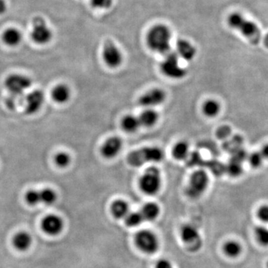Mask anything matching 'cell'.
Wrapping results in <instances>:
<instances>
[{
    "mask_svg": "<svg viewBox=\"0 0 268 268\" xmlns=\"http://www.w3.org/2000/svg\"><path fill=\"white\" fill-rule=\"evenodd\" d=\"M223 252L226 256L230 258H236L242 252V247L239 243L235 241H228L225 243L223 247Z\"/></svg>",
    "mask_w": 268,
    "mask_h": 268,
    "instance_id": "26",
    "label": "cell"
},
{
    "mask_svg": "<svg viewBox=\"0 0 268 268\" xmlns=\"http://www.w3.org/2000/svg\"><path fill=\"white\" fill-rule=\"evenodd\" d=\"M166 94L160 88H154L144 93L139 98V104L145 108H151L160 105L166 101Z\"/></svg>",
    "mask_w": 268,
    "mask_h": 268,
    "instance_id": "12",
    "label": "cell"
},
{
    "mask_svg": "<svg viewBox=\"0 0 268 268\" xmlns=\"http://www.w3.org/2000/svg\"><path fill=\"white\" fill-rule=\"evenodd\" d=\"M188 157L190 158V166H196V165H197V166H200V163H202V158H201V157H200V155L198 153H193V154H189Z\"/></svg>",
    "mask_w": 268,
    "mask_h": 268,
    "instance_id": "38",
    "label": "cell"
},
{
    "mask_svg": "<svg viewBox=\"0 0 268 268\" xmlns=\"http://www.w3.org/2000/svg\"><path fill=\"white\" fill-rule=\"evenodd\" d=\"M231 134V129L228 126L221 127L219 130H218L216 135H217L218 138L219 139H226Z\"/></svg>",
    "mask_w": 268,
    "mask_h": 268,
    "instance_id": "36",
    "label": "cell"
},
{
    "mask_svg": "<svg viewBox=\"0 0 268 268\" xmlns=\"http://www.w3.org/2000/svg\"><path fill=\"white\" fill-rule=\"evenodd\" d=\"M256 241L262 246H268V228L257 226L254 229Z\"/></svg>",
    "mask_w": 268,
    "mask_h": 268,
    "instance_id": "30",
    "label": "cell"
},
{
    "mask_svg": "<svg viewBox=\"0 0 268 268\" xmlns=\"http://www.w3.org/2000/svg\"><path fill=\"white\" fill-rule=\"evenodd\" d=\"M208 168L214 175H222L225 173V166L217 160H213L208 163Z\"/></svg>",
    "mask_w": 268,
    "mask_h": 268,
    "instance_id": "34",
    "label": "cell"
},
{
    "mask_svg": "<svg viewBox=\"0 0 268 268\" xmlns=\"http://www.w3.org/2000/svg\"><path fill=\"white\" fill-rule=\"evenodd\" d=\"M125 223L129 227H135L145 222L140 212H132L129 213L125 218Z\"/></svg>",
    "mask_w": 268,
    "mask_h": 268,
    "instance_id": "29",
    "label": "cell"
},
{
    "mask_svg": "<svg viewBox=\"0 0 268 268\" xmlns=\"http://www.w3.org/2000/svg\"><path fill=\"white\" fill-rule=\"evenodd\" d=\"M31 37L34 42L39 45H44L51 41L52 32L43 17H36L34 19Z\"/></svg>",
    "mask_w": 268,
    "mask_h": 268,
    "instance_id": "9",
    "label": "cell"
},
{
    "mask_svg": "<svg viewBox=\"0 0 268 268\" xmlns=\"http://www.w3.org/2000/svg\"><path fill=\"white\" fill-rule=\"evenodd\" d=\"M164 156L163 150L158 147H145L130 153L127 161L133 167H140L146 163H160Z\"/></svg>",
    "mask_w": 268,
    "mask_h": 268,
    "instance_id": "3",
    "label": "cell"
},
{
    "mask_svg": "<svg viewBox=\"0 0 268 268\" xmlns=\"http://www.w3.org/2000/svg\"><path fill=\"white\" fill-rule=\"evenodd\" d=\"M260 152L262 155L263 156L264 159H268V143L262 147Z\"/></svg>",
    "mask_w": 268,
    "mask_h": 268,
    "instance_id": "40",
    "label": "cell"
},
{
    "mask_svg": "<svg viewBox=\"0 0 268 268\" xmlns=\"http://www.w3.org/2000/svg\"><path fill=\"white\" fill-rule=\"evenodd\" d=\"M164 60L161 63V72L169 79H183L187 74L186 70L181 66L179 63V57L176 52L169 51L165 54Z\"/></svg>",
    "mask_w": 268,
    "mask_h": 268,
    "instance_id": "6",
    "label": "cell"
},
{
    "mask_svg": "<svg viewBox=\"0 0 268 268\" xmlns=\"http://www.w3.org/2000/svg\"><path fill=\"white\" fill-rule=\"evenodd\" d=\"M7 10V4L5 0H0V14H4Z\"/></svg>",
    "mask_w": 268,
    "mask_h": 268,
    "instance_id": "41",
    "label": "cell"
},
{
    "mask_svg": "<svg viewBox=\"0 0 268 268\" xmlns=\"http://www.w3.org/2000/svg\"><path fill=\"white\" fill-rule=\"evenodd\" d=\"M32 85V79L21 74L10 75L5 82V88L10 93L9 97L16 100H18Z\"/></svg>",
    "mask_w": 268,
    "mask_h": 268,
    "instance_id": "7",
    "label": "cell"
},
{
    "mask_svg": "<svg viewBox=\"0 0 268 268\" xmlns=\"http://www.w3.org/2000/svg\"><path fill=\"white\" fill-rule=\"evenodd\" d=\"M189 154V145L184 141L178 142L172 150V155L178 160H185L188 158Z\"/></svg>",
    "mask_w": 268,
    "mask_h": 268,
    "instance_id": "24",
    "label": "cell"
},
{
    "mask_svg": "<svg viewBox=\"0 0 268 268\" xmlns=\"http://www.w3.org/2000/svg\"><path fill=\"white\" fill-rule=\"evenodd\" d=\"M172 33L164 25H157L151 28L147 35V44L152 51L166 54L171 51Z\"/></svg>",
    "mask_w": 268,
    "mask_h": 268,
    "instance_id": "1",
    "label": "cell"
},
{
    "mask_svg": "<svg viewBox=\"0 0 268 268\" xmlns=\"http://www.w3.org/2000/svg\"><path fill=\"white\" fill-rule=\"evenodd\" d=\"M122 127L124 131L127 133H135L139 130L141 127L139 117L133 116V115H127L122 120Z\"/></svg>",
    "mask_w": 268,
    "mask_h": 268,
    "instance_id": "23",
    "label": "cell"
},
{
    "mask_svg": "<svg viewBox=\"0 0 268 268\" xmlns=\"http://www.w3.org/2000/svg\"><path fill=\"white\" fill-rule=\"evenodd\" d=\"M228 23L232 29L239 31L252 44H259L261 40V32L256 23L247 20L239 13L231 14L228 18Z\"/></svg>",
    "mask_w": 268,
    "mask_h": 268,
    "instance_id": "2",
    "label": "cell"
},
{
    "mask_svg": "<svg viewBox=\"0 0 268 268\" xmlns=\"http://www.w3.org/2000/svg\"><path fill=\"white\" fill-rule=\"evenodd\" d=\"M92 6L97 8H108L112 5V0H90Z\"/></svg>",
    "mask_w": 268,
    "mask_h": 268,
    "instance_id": "37",
    "label": "cell"
},
{
    "mask_svg": "<svg viewBox=\"0 0 268 268\" xmlns=\"http://www.w3.org/2000/svg\"><path fill=\"white\" fill-rule=\"evenodd\" d=\"M267 268H268V262H267Z\"/></svg>",
    "mask_w": 268,
    "mask_h": 268,
    "instance_id": "43",
    "label": "cell"
},
{
    "mask_svg": "<svg viewBox=\"0 0 268 268\" xmlns=\"http://www.w3.org/2000/svg\"><path fill=\"white\" fill-rule=\"evenodd\" d=\"M141 126L145 128H151L157 123L159 115L157 111L151 108H147L144 110L139 117Z\"/></svg>",
    "mask_w": 268,
    "mask_h": 268,
    "instance_id": "19",
    "label": "cell"
},
{
    "mask_svg": "<svg viewBox=\"0 0 268 268\" xmlns=\"http://www.w3.org/2000/svg\"><path fill=\"white\" fill-rule=\"evenodd\" d=\"M122 139L117 136H112L107 139L101 147V154L104 158L111 160L120 153L122 148Z\"/></svg>",
    "mask_w": 268,
    "mask_h": 268,
    "instance_id": "15",
    "label": "cell"
},
{
    "mask_svg": "<svg viewBox=\"0 0 268 268\" xmlns=\"http://www.w3.org/2000/svg\"><path fill=\"white\" fill-rule=\"evenodd\" d=\"M243 169L241 163L235 161L231 159L230 161L225 166V173L229 175V176L236 178L242 174Z\"/></svg>",
    "mask_w": 268,
    "mask_h": 268,
    "instance_id": "28",
    "label": "cell"
},
{
    "mask_svg": "<svg viewBox=\"0 0 268 268\" xmlns=\"http://www.w3.org/2000/svg\"><path fill=\"white\" fill-rule=\"evenodd\" d=\"M264 160L265 159H264L263 156L259 151H257V152L255 151V152L252 153V154H250L247 157L249 164L251 166V167L254 168V169L260 167L262 163H263Z\"/></svg>",
    "mask_w": 268,
    "mask_h": 268,
    "instance_id": "33",
    "label": "cell"
},
{
    "mask_svg": "<svg viewBox=\"0 0 268 268\" xmlns=\"http://www.w3.org/2000/svg\"><path fill=\"white\" fill-rule=\"evenodd\" d=\"M110 210H111L112 215L117 219H125L130 213L129 206L128 203L123 200H115L112 204Z\"/></svg>",
    "mask_w": 268,
    "mask_h": 268,
    "instance_id": "20",
    "label": "cell"
},
{
    "mask_svg": "<svg viewBox=\"0 0 268 268\" xmlns=\"http://www.w3.org/2000/svg\"><path fill=\"white\" fill-rule=\"evenodd\" d=\"M221 111V105L219 101L215 99H208L203 105V112L207 117L213 118L217 116Z\"/></svg>",
    "mask_w": 268,
    "mask_h": 268,
    "instance_id": "25",
    "label": "cell"
},
{
    "mask_svg": "<svg viewBox=\"0 0 268 268\" xmlns=\"http://www.w3.org/2000/svg\"><path fill=\"white\" fill-rule=\"evenodd\" d=\"M2 40L6 45L16 46L21 42L22 35L20 31L14 28H9L4 32Z\"/></svg>",
    "mask_w": 268,
    "mask_h": 268,
    "instance_id": "22",
    "label": "cell"
},
{
    "mask_svg": "<svg viewBox=\"0 0 268 268\" xmlns=\"http://www.w3.org/2000/svg\"><path fill=\"white\" fill-rule=\"evenodd\" d=\"M136 247L147 254L155 253L159 249L160 243L157 235L151 231L144 229L139 231L135 235Z\"/></svg>",
    "mask_w": 268,
    "mask_h": 268,
    "instance_id": "8",
    "label": "cell"
},
{
    "mask_svg": "<svg viewBox=\"0 0 268 268\" xmlns=\"http://www.w3.org/2000/svg\"><path fill=\"white\" fill-rule=\"evenodd\" d=\"M160 213V207L155 203H148L145 204L140 211L144 221H147V222H153L157 219Z\"/></svg>",
    "mask_w": 268,
    "mask_h": 268,
    "instance_id": "21",
    "label": "cell"
},
{
    "mask_svg": "<svg viewBox=\"0 0 268 268\" xmlns=\"http://www.w3.org/2000/svg\"><path fill=\"white\" fill-rule=\"evenodd\" d=\"M51 98L57 104H65L70 100L71 91L67 85H58L51 90Z\"/></svg>",
    "mask_w": 268,
    "mask_h": 268,
    "instance_id": "17",
    "label": "cell"
},
{
    "mask_svg": "<svg viewBox=\"0 0 268 268\" xmlns=\"http://www.w3.org/2000/svg\"><path fill=\"white\" fill-rule=\"evenodd\" d=\"M264 43H265V46L268 48V34L266 35V36L264 38Z\"/></svg>",
    "mask_w": 268,
    "mask_h": 268,
    "instance_id": "42",
    "label": "cell"
},
{
    "mask_svg": "<svg viewBox=\"0 0 268 268\" xmlns=\"http://www.w3.org/2000/svg\"><path fill=\"white\" fill-rule=\"evenodd\" d=\"M257 217L264 223H268V205H262L258 209Z\"/></svg>",
    "mask_w": 268,
    "mask_h": 268,
    "instance_id": "35",
    "label": "cell"
},
{
    "mask_svg": "<svg viewBox=\"0 0 268 268\" xmlns=\"http://www.w3.org/2000/svg\"><path fill=\"white\" fill-rule=\"evenodd\" d=\"M179 58L191 61L196 55V48L191 42L186 40H179L177 42L176 51Z\"/></svg>",
    "mask_w": 268,
    "mask_h": 268,
    "instance_id": "16",
    "label": "cell"
},
{
    "mask_svg": "<svg viewBox=\"0 0 268 268\" xmlns=\"http://www.w3.org/2000/svg\"><path fill=\"white\" fill-rule=\"evenodd\" d=\"M39 191L41 204H44L45 205H51L55 203L57 195L54 190L50 188H45L42 190H39Z\"/></svg>",
    "mask_w": 268,
    "mask_h": 268,
    "instance_id": "27",
    "label": "cell"
},
{
    "mask_svg": "<svg viewBox=\"0 0 268 268\" xmlns=\"http://www.w3.org/2000/svg\"><path fill=\"white\" fill-rule=\"evenodd\" d=\"M208 175L204 170L195 171L190 177L188 185L185 188V194L191 199L199 198L202 196L209 186Z\"/></svg>",
    "mask_w": 268,
    "mask_h": 268,
    "instance_id": "4",
    "label": "cell"
},
{
    "mask_svg": "<svg viewBox=\"0 0 268 268\" xmlns=\"http://www.w3.org/2000/svg\"><path fill=\"white\" fill-rule=\"evenodd\" d=\"M32 236L26 232H18L13 238V244L19 251H26L32 245Z\"/></svg>",
    "mask_w": 268,
    "mask_h": 268,
    "instance_id": "18",
    "label": "cell"
},
{
    "mask_svg": "<svg viewBox=\"0 0 268 268\" xmlns=\"http://www.w3.org/2000/svg\"><path fill=\"white\" fill-rule=\"evenodd\" d=\"M139 185L141 191L148 195L157 194L162 185V177L160 170L156 167L147 169L139 179Z\"/></svg>",
    "mask_w": 268,
    "mask_h": 268,
    "instance_id": "5",
    "label": "cell"
},
{
    "mask_svg": "<svg viewBox=\"0 0 268 268\" xmlns=\"http://www.w3.org/2000/svg\"><path fill=\"white\" fill-rule=\"evenodd\" d=\"M45 95L40 89H35L29 92L25 98V113L28 115H33L38 113L44 105Z\"/></svg>",
    "mask_w": 268,
    "mask_h": 268,
    "instance_id": "13",
    "label": "cell"
},
{
    "mask_svg": "<svg viewBox=\"0 0 268 268\" xmlns=\"http://www.w3.org/2000/svg\"><path fill=\"white\" fill-rule=\"evenodd\" d=\"M180 236L189 251H197L202 247V239L195 226L186 224L182 226Z\"/></svg>",
    "mask_w": 268,
    "mask_h": 268,
    "instance_id": "10",
    "label": "cell"
},
{
    "mask_svg": "<svg viewBox=\"0 0 268 268\" xmlns=\"http://www.w3.org/2000/svg\"><path fill=\"white\" fill-rule=\"evenodd\" d=\"M54 163L56 166L59 168H66L71 163V157L68 153L64 152V151H60L57 153L54 156Z\"/></svg>",
    "mask_w": 268,
    "mask_h": 268,
    "instance_id": "31",
    "label": "cell"
},
{
    "mask_svg": "<svg viewBox=\"0 0 268 268\" xmlns=\"http://www.w3.org/2000/svg\"><path fill=\"white\" fill-rule=\"evenodd\" d=\"M103 59L110 68H117L123 61V55L117 45L111 41H107L103 49Z\"/></svg>",
    "mask_w": 268,
    "mask_h": 268,
    "instance_id": "11",
    "label": "cell"
},
{
    "mask_svg": "<svg viewBox=\"0 0 268 268\" xmlns=\"http://www.w3.org/2000/svg\"><path fill=\"white\" fill-rule=\"evenodd\" d=\"M41 227L45 233L49 235H57L63 230L64 223L61 218L56 215H49L43 219Z\"/></svg>",
    "mask_w": 268,
    "mask_h": 268,
    "instance_id": "14",
    "label": "cell"
},
{
    "mask_svg": "<svg viewBox=\"0 0 268 268\" xmlns=\"http://www.w3.org/2000/svg\"><path fill=\"white\" fill-rule=\"evenodd\" d=\"M155 268H173L172 263L167 259H160L156 264Z\"/></svg>",
    "mask_w": 268,
    "mask_h": 268,
    "instance_id": "39",
    "label": "cell"
},
{
    "mask_svg": "<svg viewBox=\"0 0 268 268\" xmlns=\"http://www.w3.org/2000/svg\"><path fill=\"white\" fill-rule=\"evenodd\" d=\"M25 200L30 206H36L41 204L39 190H29L26 193Z\"/></svg>",
    "mask_w": 268,
    "mask_h": 268,
    "instance_id": "32",
    "label": "cell"
}]
</instances>
